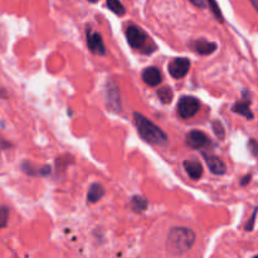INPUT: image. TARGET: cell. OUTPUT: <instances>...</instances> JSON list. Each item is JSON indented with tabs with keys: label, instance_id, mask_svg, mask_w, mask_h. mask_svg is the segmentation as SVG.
Segmentation results:
<instances>
[{
	"label": "cell",
	"instance_id": "cell-1",
	"mask_svg": "<svg viewBox=\"0 0 258 258\" xmlns=\"http://www.w3.org/2000/svg\"><path fill=\"white\" fill-rule=\"evenodd\" d=\"M196 233L185 227H175L169 232L166 247L171 254H183L193 247Z\"/></svg>",
	"mask_w": 258,
	"mask_h": 258
},
{
	"label": "cell",
	"instance_id": "cell-2",
	"mask_svg": "<svg viewBox=\"0 0 258 258\" xmlns=\"http://www.w3.org/2000/svg\"><path fill=\"white\" fill-rule=\"evenodd\" d=\"M134 121H135L139 134L145 141L154 144V145H166L168 144V135L148 117H145L141 113L135 112L134 113Z\"/></svg>",
	"mask_w": 258,
	"mask_h": 258
},
{
	"label": "cell",
	"instance_id": "cell-3",
	"mask_svg": "<svg viewBox=\"0 0 258 258\" xmlns=\"http://www.w3.org/2000/svg\"><path fill=\"white\" fill-rule=\"evenodd\" d=\"M126 38H127L128 44L134 49H138L143 53L154 52L156 48L151 38H149V35L136 25H128L127 29H126Z\"/></svg>",
	"mask_w": 258,
	"mask_h": 258
},
{
	"label": "cell",
	"instance_id": "cell-4",
	"mask_svg": "<svg viewBox=\"0 0 258 258\" xmlns=\"http://www.w3.org/2000/svg\"><path fill=\"white\" fill-rule=\"evenodd\" d=\"M199 108H201V101L194 96H183L178 101V106H176V110L181 118L193 117L198 113Z\"/></svg>",
	"mask_w": 258,
	"mask_h": 258
},
{
	"label": "cell",
	"instance_id": "cell-5",
	"mask_svg": "<svg viewBox=\"0 0 258 258\" xmlns=\"http://www.w3.org/2000/svg\"><path fill=\"white\" fill-rule=\"evenodd\" d=\"M190 70V60L188 58H174L168 66V72L175 80L185 77Z\"/></svg>",
	"mask_w": 258,
	"mask_h": 258
},
{
	"label": "cell",
	"instance_id": "cell-6",
	"mask_svg": "<svg viewBox=\"0 0 258 258\" xmlns=\"http://www.w3.org/2000/svg\"><path fill=\"white\" fill-rule=\"evenodd\" d=\"M186 145L190 146L191 149H201L207 148L211 145V140H209L208 135L201 130H191L186 134Z\"/></svg>",
	"mask_w": 258,
	"mask_h": 258
},
{
	"label": "cell",
	"instance_id": "cell-7",
	"mask_svg": "<svg viewBox=\"0 0 258 258\" xmlns=\"http://www.w3.org/2000/svg\"><path fill=\"white\" fill-rule=\"evenodd\" d=\"M87 44L88 48L92 53H96V54L103 55L106 53L105 43H103L102 37H101L100 33L92 32L91 29L87 30Z\"/></svg>",
	"mask_w": 258,
	"mask_h": 258
},
{
	"label": "cell",
	"instance_id": "cell-8",
	"mask_svg": "<svg viewBox=\"0 0 258 258\" xmlns=\"http://www.w3.org/2000/svg\"><path fill=\"white\" fill-rule=\"evenodd\" d=\"M106 100H107V105L111 110L112 111L121 110L120 92H118L117 86H116L113 82L107 83V88H106Z\"/></svg>",
	"mask_w": 258,
	"mask_h": 258
},
{
	"label": "cell",
	"instance_id": "cell-9",
	"mask_svg": "<svg viewBox=\"0 0 258 258\" xmlns=\"http://www.w3.org/2000/svg\"><path fill=\"white\" fill-rule=\"evenodd\" d=\"M203 158L206 160L207 165H208L209 170L212 171L216 175H223L227 170V166L224 164V161L221 158L216 155H212V154H206L203 153Z\"/></svg>",
	"mask_w": 258,
	"mask_h": 258
},
{
	"label": "cell",
	"instance_id": "cell-10",
	"mask_svg": "<svg viewBox=\"0 0 258 258\" xmlns=\"http://www.w3.org/2000/svg\"><path fill=\"white\" fill-rule=\"evenodd\" d=\"M141 77H143V81L146 83V85L151 86V87H156L161 83V80H163V76H161V72L159 68L156 67H148L143 71L141 73Z\"/></svg>",
	"mask_w": 258,
	"mask_h": 258
},
{
	"label": "cell",
	"instance_id": "cell-11",
	"mask_svg": "<svg viewBox=\"0 0 258 258\" xmlns=\"http://www.w3.org/2000/svg\"><path fill=\"white\" fill-rule=\"evenodd\" d=\"M191 47L196 49L197 53L202 55H208L211 53L216 52V49L218 48L217 43L214 42H208V40H204V39H198L196 42L191 43Z\"/></svg>",
	"mask_w": 258,
	"mask_h": 258
},
{
	"label": "cell",
	"instance_id": "cell-12",
	"mask_svg": "<svg viewBox=\"0 0 258 258\" xmlns=\"http://www.w3.org/2000/svg\"><path fill=\"white\" fill-rule=\"evenodd\" d=\"M184 169H185L186 174L190 176L194 180H198L203 175V166L199 161L197 160H186L184 161Z\"/></svg>",
	"mask_w": 258,
	"mask_h": 258
},
{
	"label": "cell",
	"instance_id": "cell-13",
	"mask_svg": "<svg viewBox=\"0 0 258 258\" xmlns=\"http://www.w3.org/2000/svg\"><path fill=\"white\" fill-rule=\"evenodd\" d=\"M232 111L236 113H238V115L244 116V117L248 118V120H252V118L254 117L253 112H252L251 107H249V101H246V100L238 101V102H236L233 105Z\"/></svg>",
	"mask_w": 258,
	"mask_h": 258
},
{
	"label": "cell",
	"instance_id": "cell-14",
	"mask_svg": "<svg viewBox=\"0 0 258 258\" xmlns=\"http://www.w3.org/2000/svg\"><path fill=\"white\" fill-rule=\"evenodd\" d=\"M103 196H105V189H103V186L98 183H93L90 186V189H88L87 201L90 203H97L98 201L102 199Z\"/></svg>",
	"mask_w": 258,
	"mask_h": 258
},
{
	"label": "cell",
	"instance_id": "cell-15",
	"mask_svg": "<svg viewBox=\"0 0 258 258\" xmlns=\"http://www.w3.org/2000/svg\"><path fill=\"white\" fill-rule=\"evenodd\" d=\"M23 170L25 171L27 174H29V175H48V174L50 173V166L49 165H44L42 166V168H35V166H33L32 164L29 163H24L22 165Z\"/></svg>",
	"mask_w": 258,
	"mask_h": 258
},
{
	"label": "cell",
	"instance_id": "cell-16",
	"mask_svg": "<svg viewBox=\"0 0 258 258\" xmlns=\"http://www.w3.org/2000/svg\"><path fill=\"white\" fill-rule=\"evenodd\" d=\"M130 204L133 211L136 212V213H140V212L146 211V208H148V201H146V198H144V197H140V196L133 197L130 201Z\"/></svg>",
	"mask_w": 258,
	"mask_h": 258
},
{
	"label": "cell",
	"instance_id": "cell-17",
	"mask_svg": "<svg viewBox=\"0 0 258 258\" xmlns=\"http://www.w3.org/2000/svg\"><path fill=\"white\" fill-rule=\"evenodd\" d=\"M158 97L160 98V101L163 103H170L173 101L174 93L173 90L169 87H163L160 90H158Z\"/></svg>",
	"mask_w": 258,
	"mask_h": 258
},
{
	"label": "cell",
	"instance_id": "cell-18",
	"mask_svg": "<svg viewBox=\"0 0 258 258\" xmlns=\"http://www.w3.org/2000/svg\"><path fill=\"white\" fill-rule=\"evenodd\" d=\"M107 7L110 8L111 12L115 13L116 15H125L126 9L120 0H107Z\"/></svg>",
	"mask_w": 258,
	"mask_h": 258
},
{
	"label": "cell",
	"instance_id": "cell-19",
	"mask_svg": "<svg viewBox=\"0 0 258 258\" xmlns=\"http://www.w3.org/2000/svg\"><path fill=\"white\" fill-rule=\"evenodd\" d=\"M212 128H213L214 134H216V136L219 140H224V138H226V130H224V126L221 121H213L212 122Z\"/></svg>",
	"mask_w": 258,
	"mask_h": 258
},
{
	"label": "cell",
	"instance_id": "cell-20",
	"mask_svg": "<svg viewBox=\"0 0 258 258\" xmlns=\"http://www.w3.org/2000/svg\"><path fill=\"white\" fill-rule=\"evenodd\" d=\"M8 221H9V208L0 206V229L7 227Z\"/></svg>",
	"mask_w": 258,
	"mask_h": 258
},
{
	"label": "cell",
	"instance_id": "cell-21",
	"mask_svg": "<svg viewBox=\"0 0 258 258\" xmlns=\"http://www.w3.org/2000/svg\"><path fill=\"white\" fill-rule=\"evenodd\" d=\"M208 3H209V7H211L212 12H213V14L216 15L217 19H218L219 22H223L224 20L223 15H222V12H221V9H219V7H218V4H217L216 0H208Z\"/></svg>",
	"mask_w": 258,
	"mask_h": 258
},
{
	"label": "cell",
	"instance_id": "cell-22",
	"mask_svg": "<svg viewBox=\"0 0 258 258\" xmlns=\"http://www.w3.org/2000/svg\"><path fill=\"white\" fill-rule=\"evenodd\" d=\"M257 211H258L257 208L254 209L253 213H252V216H251V218H249V221L247 222L246 227H244V228H246V231H247V232L253 231V228H254V221H256V217H257Z\"/></svg>",
	"mask_w": 258,
	"mask_h": 258
},
{
	"label": "cell",
	"instance_id": "cell-23",
	"mask_svg": "<svg viewBox=\"0 0 258 258\" xmlns=\"http://www.w3.org/2000/svg\"><path fill=\"white\" fill-rule=\"evenodd\" d=\"M248 148H249V151H251V154L253 156H258V143L254 139H251L248 143Z\"/></svg>",
	"mask_w": 258,
	"mask_h": 258
},
{
	"label": "cell",
	"instance_id": "cell-24",
	"mask_svg": "<svg viewBox=\"0 0 258 258\" xmlns=\"http://www.w3.org/2000/svg\"><path fill=\"white\" fill-rule=\"evenodd\" d=\"M196 7L198 8H206V0H190Z\"/></svg>",
	"mask_w": 258,
	"mask_h": 258
},
{
	"label": "cell",
	"instance_id": "cell-25",
	"mask_svg": "<svg viewBox=\"0 0 258 258\" xmlns=\"http://www.w3.org/2000/svg\"><path fill=\"white\" fill-rule=\"evenodd\" d=\"M251 178H252L251 174H247L246 176H243V178L241 179V185H243V186L247 185V184H248L249 181H251Z\"/></svg>",
	"mask_w": 258,
	"mask_h": 258
},
{
	"label": "cell",
	"instance_id": "cell-26",
	"mask_svg": "<svg viewBox=\"0 0 258 258\" xmlns=\"http://www.w3.org/2000/svg\"><path fill=\"white\" fill-rule=\"evenodd\" d=\"M251 3H252V4H253L254 9H256L257 12H258V0H251Z\"/></svg>",
	"mask_w": 258,
	"mask_h": 258
},
{
	"label": "cell",
	"instance_id": "cell-27",
	"mask_svg": "<svg viewBox=\"0 0 258 258\" xmlns=\"http://www.w3.org/2000/svg\"><path fill=\"white\" fill-rule=\"evenodd\" d=\"M4 145V143H2V141H0V151H2V146Z\"/></svg>",
	"mask_w": 258,
	"mask_h": 258
},
{
	"label": "cell",
	"instance_id": "cell-28",
	"mask_svg": "<svg viewBox=\"0 0 258 258\" xmlns=\"http://www.w3.org/2000/svg\"><path fill=\"white\" fill-rule=\"evenodd\" d=\"M88 2H91V3H96V2H98V0H88Z\"/></svg>",
	"mask_w": 258,
	"mask_h": 258
},
{
	"label": "cell",
	"instance_id": "cell-29",
	"mask_svg": "<svg viewBox=\"0 0 258 258\" xmlns=\"http://www.w3.org/2000/svg\"><path fill=\"white\" fill-rule=\"evenodd\" d=\"M253 258H258V256H256V257H253Z\"/></svg>",
	"mask_w": 258,
	"mask_h": 258
},
{
	"label": "cell",
	"instance_id": "cell-30",
	"mask_svg": "<svg viewBox=\"0 0 258 258\" xmlns=\"http://www.w3.org/2000/svg\"><path fill=\"white\" fill-rule=\"evenodd\" d=\"M0 96H3V95H2V93H0Z\"/></svg>",
	"mask_w": 258,
	"mask_h": 258
}]
</instances>
